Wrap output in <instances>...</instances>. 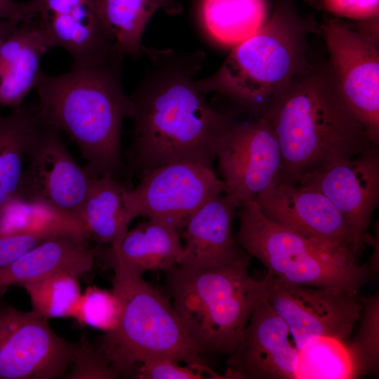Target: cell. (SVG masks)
<instances>
[{
  "label": "cell",
  "mask_w": 379,
  "mask_h": 379,
  "mask_svg": "<svg viewBox=\"0 0 379 379\" xmlns=\"http://www.w3.org/2000/svg\"><path fill=\"white\" fill-rule=\"evenodd\" d=\"M144 50L152 65L131 98L134 122L131 166L142 173L179 161L211 168L236 122L207 104L193 78L203 53Z\"/></svg>",
  "instance_id": "6da1fadb"
},
{
  "label": "cell",
  "mask_w": 379,
  "mask_h": 379,
  "mask_svg": "<svg viewBox=\"0 0 379 379\" xmlns=\"http://www.w3.org/2000/svg\"><path fill=\"white\" fill-rule=\"evenodd\" d=\"M261 116L275 132L281 152L278 184H301L378 147L346 103L330 65H310Z\"/></svg>",
  "instance_id": "7a4b0ae2"
},
{
  "label": "cell",
  "mask_w": 379,
  "mask_h": 379,
  "mask_svg": "<svg viewBox=\"0 0 379 379\" xmlns=\"http://www.w3.org/2000/svg\"><path fill=\"white\" fill-rule=\"evenodd\" d=\"M35 88L42 121L65 131L86 161L91 178L115 176L121 168L124 118L133 105L119 79V63L75 67L63 74L40 73Z\"/></svg>",
  "instance_id": "3957f363"
},
{
  "label": "cell",
  "mask_w": 379,
  "mask_h": 379,
  "mask_svg": "<svg viewBox=\"0 0 379 379\" xmlns=\"http://www.w3.org/2000/svg\"><path fill=\"white\" fill-rule=\"evenodd\" d=\"M250 258L203 268L175 265L166 272L168 298L201 354L230 356L272 281L248 272Z\"/></svg>",
  "instance_id": "277c9868"
},
{
  "label": "cell",
  "mask_w": 379,
  "mask_h": 379,
  "mask_svg": "<svg viewBox=\"0 0 379 379\" xmlns=\"http://www.w3.org/2000/svg\"><path fill=\"white\" fill-rule=\"evenodd\" d=\"M312 20L298 12L295 0H275L265 24L234 46L212 76L197 80L204 93L218 92L256 117L273 98L309 66L307 34Z\"/></svg>",
  "instance_id": "5b68a950"
},
{
  "label": "cell",
  "mask_w": 379,
  "mask_h": 379,
  "mask_svg": "<svg viewBox=\"0 0 379 379\" xmlns=\"http://www.w3.org/2000/svg\"><path fill=\"white\" fill-rule=\"evenodd\" d=\"M236 239L278 281L359 293L369 277L350 246L304 234L270 220L254 200L238 207Z\"/></svg>",
  "instance_id": "8992f818"
},
{
  "label": "cell",
  "mask_w": 379,
  "mask_h": 379,
  "mask_svg": "<svg viewBox=\"0 0 379 379\" xmlns=\"http://www.w3.org/2000/svg\"><path fill=\"white\" fill-rule=\"evenodd\" d=\"M112 265V291L119 302V317L116 327L104 333L97 345L119 376L157 358H171L185 364H204L168 297L142 275L119 262Z\"/></svg>",
  "instance_id": "52a82bcc"
},
{
  "label": "cell",
  "mask_w": 379,
  "mask_h": 379,
  "mask_svg": "<svg viewBox=\"0 0 379 379\" xmlns=\"http://www.w3.org/2000/svg\"><path fill=\"white\" fill-rule=\"evenodd\" d=\"M330 66L348 107L379 143L378 18L350 23L333 18L321 27Z\"/></svg>",
  "instance_id": "ba28073f"
},
{
  "label": "cell",
  "mask_w": 379,
  "mask_h": 379,
  "mask_svg": "<svg viewBox=\"0 0 379 379\" xmlns=\"http://www.w3.org/2000/svg\"><path fill=\"white\" fill-rule=\"evenodd\" d=\"M60 133L41 120L28 149L20 199L86 231L82 211L91 177L69 153Z\"/></svg>",
  "instance_id": "9c48e42d"
},
{
  "label": "cell",
  "mask_w": 379,
  "mask_h": 379,
  "mask_svg": "<svg viewBox=\"0 0 379 379\" xmlns=\"http://www.w3.org/2000/svg\"><path fill=\"white\" fill-rule=\"evenodd\" d=\"M225 191V182L211 167L179 161L142 173L139 184L128 189L126 201L133 220H158L180 231L192 214Z\"/></svg>",
  "instance_id": "30bf717a"
},
{
  "label": "cell",
  "mask_w": 379,
  "mask_h": 379,
  "mask_svg": "<svg viewBox=\"0 0 379 379\" xmlns=\"http://www.w3.org/2000/svg\"><path fill=\"white\" fill-rule=\"evenodd\" d=\"M266 300L286 324L298 350L323 338L345 340L359 321L361 310L357 293L333 287L288 284L273 277Z\"/></svg>",
  "instance_id": "8fae6325"
},
{
  "label": "cell",
  "mask_w": 379,
  "mask_h": 379,
  "mask_svg": "<svg viewBox=\"0 0 379 379\" xmlns=\"http://www.w3.org/2000/svg\"><path fill=\"white\" fill-rule=\"evenodd\" d=\"M48 320L34 310L0 307V379H55L67 373L75 343L55 333Z\"/></svg>",
  "instance_id": "7c38bea8"
},
{
  "label": "cell",
  "mask_w": 379,
  "mask_h": 379,
  "mask_svg": "<svg viewBox=\"0 0 379 379\" xmlns=\"http://www.w3.org/2000/svg\"><path fill=\"white\" fill-rule=\"evenodd\" d=\"M216 157L226 185L225 194L239 207L279 182L281 152L275 132L262 116L236 122Z\"/></svg>",
  "instance_id": "4fadbf2b"
},
{
  "label": "cell",
  "mask_w": 379,
  "mask_h": 379,
  "mask_svg": "<svg viewBox=\"0 0 379 379\" xmlns=\"http://www.w3.org/2000/svg\"><path fill=\"white\" fill-rule=\"evenodd\" d=\"M284 321L263 298L227 361L224 378L296 379L299 350Z\"/></svg>",
  "instance_id": "5bb4252c"
},
{
  "label": "cell",
  "mask_w": 379,
  "mask_h": 379,
  "mask_svg": "<svg viewBox=\"0 0 379 379\" xmlns=\"http://www.w3.org/2000/svg\"><path fill=\"white\" fill-rule=\"evenodd\" d=\"M36 18L51 47L72 56L75 67L120 63L121 56L107 34L99 0H36Z\"/></svg>",
  "instance_id": "9a60e30c"
},
{
  "label": "cell",
  "mask_w": 379,
  "mask_h": 379,
  "mask_svg": "<svg viewBox=\"0 0 379 379\" xmlns=\"http://www.w3.org/2000/svg\"><path fill=\"white\" fill-rule=\"evenodd\" d=\"M300 185L325 195L345 218L359 254L379 204L378 147L307 177Z\"/></svg>",
  "instance_id": "2e32d148"
},
{
  "label": "cell",
  "mask_w": 379,
  "mask_h": 379,
  "mask_svg": "<svg viewBox=\"0 0 379 379\" xmlns=\"http://www.w3.org/2000/svg\"><path fill=\"white\" fill-rule=\"evenodd\" d=\"M272 221L293 231L354 247L342 214L321 192L300 184H278L254 200Z\"/></svg>",
  "instance_id": "e0dca14e"
},
{
  "label": "cell",
  "mask_w": 379,
  "mask_h": 379,
  "mask_svg": "<svg viewBox=\"0 0 379 379\" xmlns=\"http://www.w3.org/2000/svg\"><path fill=\"white\" fill-rule=\"evenodd\" d=\"M238 205L222 193L205 203L184 225L185 244L177 265L203 268L251 258L239 244L233 231Z\"/></svg>",
  "instance_id": "ac0fdd59"
},
{
  "label": "cell",
  "mask_w": 379,
  "mask_h": 379,
  "mask_svg": "<svg viewBox=\"0 0 379 379\" xmlns=\"http://www.w3.org/2000/svg\"><path fill=\"white\" fill-rule=\"evenodd\" d=\"M90 235L64 232L51 236L0 270V289L25 284L65 272L77 277L89 271L93 254L88 247Z\"/></svg>",
  "instance_id": "d6986e66"
},
{
  "label": "cell",
  "mask_w": 379,
  "mask_h": 379,
  "mask_svg": "<svg viewBox=\"0 0 379 379\" xmlns=\"http://www.w3.org/2000/svg\"><path fill=\"white\" fill-rule=\"evenodd\" d=\"M51 47L36 16L20 22L0 44V105L18 107L36 86L40 60Z\"/></svg>",
  "instance_id": "ffe728a7"
},
{
  "label": "cell",
  "mask_w": 379,
  "mask_h": 379,
  "mask_svg": "<svg viewBox=\"0 0 379 379\" xmlns=\"http://www.w3.org/2000/svg\"><path fill=\"white\" fill-rule=\"evenodd\" d=\"M179 232L158 220L142 222L128 230L117 246H111L112 262L140 275L148 271H166L177 265L182 252Z\"/></svg>",
  "instance_id": "44dd1931"
},
{
  "label": "cell",
  "mask_w": 379,
  "mask_h": 379,
  "mask_svg": "<svg viewBox=\"0 0 379 379\" xmlns=\"http://www.w3.org/2000/svg\"><path fill=\"white\" fill-rule=\"evenodd\" d=\"M41 124L38 107L20 105L8 116L0 114V217L20 201L24 162Z\"/></svg>",
  "instance_id": "7402d4cb"
},
{
  "label": "cell",
  "mask_w": 379,
  "mask_h": 379,
  "mask_svg": "<svg viewBox=\"0 0 379 379\" xmlns=\"http://www.w3.org/2000/svg\"><path fill=\"white\" fill-rule=\"evenodd\" d=\"M127 189L114 176L91 178L82 211V223L100 243L117 246L133 220L126 201Z\"/></svg>",
  "instance_id": "603a6c76"
},
{
  "label": "cell",
  "mask_w": 379,
  "mask_h": 379,
  "mask_svg": "<svg viewBox=\"0 0 379 379\" xmlns=\"http://www.w3.org/2000/svg\"><path fill=\"white\" fill-rule=\"evenodd\" d=\"M103 27L114 49L121 55L135 58L143 51L142 38L152 16L158 10L178 14L176 0H99Z\"/></svg>",
  "instance_id": "cb8c5ba5"
},
{
  "label": "cell",
  "mask_w": 379,
  "mask_h": 379,
  "mask_svg": "<svg viewBox=\"0 0 379 379\" xmlns=\"http://www.w3.org/2000/svg\"><path fill=\"white\" fill-rule=\"evenodd\" d=\"M200 19L218 44L235 46L254 35L267 22V0H201Z\"/></svg>",
  "instance_id": "d4e9b609"
},
{
  "label": "cell",
  "mask_w": 379,
  "mask_h": 379,
  "mask_svg": "<svg viewBox=\"0 0 379 379\" xmlns=\"http://www.w3.org/2000/svg\"><path fill=\"white\" fill-rule=\"evenodd\" d=\"M348 345L330 338L317 340L299 350L296 379L357 378Z\"/></svg>",
  "instance_id": "484cf974"
},
{
  "label": "cell",
  "mask_w": 379,
  "mask_h": 379,
  "mask_svg": "<svg viewBox=\"0 0 379 379\" xmlns=\"http://www.w3.org/2000/svg\"><path fill=\"white\" fill-rule=\"evenodd\" d=\"M78 277L58 273L25 284L32 310L49 319L74 318L82 293Z\"/></svg>",
  "instance_id": "4316f807"
},
{
  "label": "cell",
  "mask_w": 379,
  "mask_h": 379,
  "mask_svg": "<svg viewBox=\"0 0 379 379\" xmlns=\"http://www.w3.org/2000/svg\"><path fill=\"white\" fill-rule=\"evenodd\" d=\"M360 326L356 337L348 345L358 377L376 373L379 366L378 293L361 298Z\"/></svg>",
  "instance_id": "83f0119b"
},
{
  "label": "cell",
  "mask_w": 379,
  "mask_h": 379,
  "mask_svg": "<svg viewBox=\"0 0 379 379\" xmlns=\"http://www.w3.org/2000/svg\"><path fill=\"white\" fill-rule=\"evenodd\" d=\"M119 313V302L112 291L91 286L81 294L74 318L81 324L107 333L116 327Z\"/></svg>",
  "instance_id": "f1b7e54d"
},
{
  "label": "cell",
  "mask_w": 379,
  "mask_h": 379,
  "mask_svg": "<svg viewBox=\"0 0 379 379\" xmlns=\"http://www.w3.org/2000/svg\"><path fill=\"white\" fill-rule=\"evenodd\" d=\"M119 377L98 346L93 345L82 336L75 343L73 361L63 378L115 379Z\"/></svg>",
  "instance_id": "f546056e"
},
{
  "label": "cell",
  "mask_w": 379,
  "mask_h": 379,
  "mask_svg": "<svg viewBox=\"0 0 379 379\" xmlns=\"http://www.w3.org/2000/svg\"><path fill=\"white\" fill-rule=\"evenodd\" d=\"M171 358H157L138 365L134 375L140 379H202L205 373L211 378H224L205 364L180 365Z\"/></svg>",
  "instance_id": "4dcf8cb0"
},
{
  "label": "cell",
  "mask_w": 379,
  "mask_h": 379,
  "mask_svg": "<svg viewBox=\"0 0 379 379\" xmlns=\"http://www.w3.org/2000/svg\"><path fill=\"white\" fill-rule=\"evenodd\" d=\"M55 234L20 232L0 235V270L8 266L46 239Z\"/></svg>",
  "instance_id": "1f68e13d"
},
{
  "label": "cell",
  "mask_w": 379,
  "mask_h": 379,
  "mask_svg": "<svg viewBox=\"0 0 379 379\" xmlns=\"http://www.w3.org/2000/svg\"><path fill=\"white\" fill-rule=\"evenodd\" d=\"M321 7L338 17L358 21L378 18L379 0H320Z\"/></svg>",
  "instance_id": "d6a6232c"
},
{
  "label": "cell",
  "mask_w": 379,
  "mask_h": 379,
  "mask_svg": "<svg viewBox=\"0 0 379 379\" xmlns=\"http://www.w3.org/2000/svg\"><path fill=\"white\" fill-rule=\"evenodd\" d=\"M34 0L18 2L13 0H0V20H11L20 22L29 20L36 15Z\"/></svg>",
  "instance_id": "836d02e7"
},
{
  "label": "cell",
  "mask_w": 379,
  "mask_h": 379,
  "mask_svg": "<svg viewBox=\"0 0 379 379\" xmlns=\"http://www.w3.org/2000/svg\"><path fill=\"white\" fill-rule=\"evenodd\" d=\"M20 23V22L11 20H0V44L15 29Z\"/></svg>",
  "instance_id": "e575fe53"
}]
</instances>
